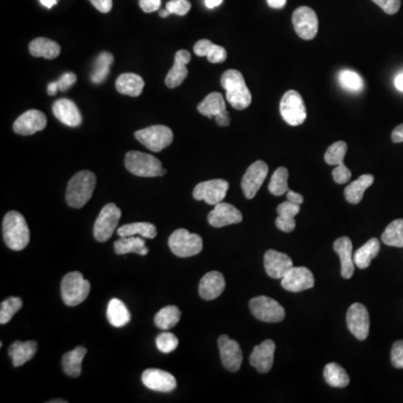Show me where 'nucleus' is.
Masks as SVG:
<instances>
[{
    "label": "nucleus",
    "instance_id": "1",
    "mask_svg": "<svg viewBox=\"0 0 403 403\" xmlns=\"http://www.w3.org/2000/svg\"><path fill=\"white\" fill-rule=\"evenodd\" d=\"M4 241L9 249L21 251L30 243V228L26 220L17 211H11L3 221Z\"/></svg>",
    "mask_w": 403,
    "mask_h": 403
},
{
    "label": "nucleus",
    "instance_id": "2",
    "mask_svg": "<svg viewBox=\"0 0 403 403\" xmlns=\"http://www.w3.org/2000/svg\"><path fill=\"white\" fill-rule=\"evenodd\" d=\"M221 85L226 91V100L236 110L247 109L252 96L241 72L228 70L221 77Z\"/></svg>",
    "mask_w": 403,
    "mask_h": 403
},
{
    "label": "nucleus",
    "instance_id": "3",
    "mask_svg": "<svg viewBox=\"0 0 403 403\" xmlns=\"http://www.w3.org/2000/svg\"><path fill=\"white\" fill-rule=\"evenodd\" d=\"M96 177L90 170H82L75 174L69 182L67 189V202L73 209L84 206L96 189Z\"/></svg>",
    "mask_w": 403,
    "mask_h": 403
},
{
    "label": "nucleus",
    "instance_id": "4",
    "mask_svg": "<svg viewBox=\"0 0 403 403\" xmlns=\"http://www.w3.org/2000/svg\"><path fill=\"white\" fill-rule=\"evenodd\" d=\"M90 290V282L79 271L69 272L62 279V299L69 307H75L82 304L88 298Z\"/></svg>",
    "mask_w": 403,
    "mask_h": 403
},
{
    "label": "nucleus",
    "instance_id": "5",
    "mask_svg": "<svg viewBox=\"0 0 403 403\" xmlns=\"http://www.w3.org/2000/svg\"><path fill=\"white\" fill-rule=\"evenodd\" d=\"M125 165L129 172L139 177H160L167 170L162 168V162L153 155L140 151H129L125 157Z\"/></svg>",
    "mask_w": 403,
    "mask_h": 403
},
{
    "label": "nucleus",
    "instance_id": "6",
    "mask_svg": "<svg viewBox=\"0 0 403 403\" xmlns=\"http://www.w3.org/2000/svg\"><path fill=\"white\" fill-rule=\"evenodd\" d=\"M168 245L176 257L189 258L203 250V240L199 234L189 233L186 228H178L170 234Z\"/></svg>",
    "mask_w": 403,
    "mask_h": 403
},
{
    "label": "nucleus",
    "instance_id": "7",
    "mask_svg": "<svg viewBox=\"0 0 403 403\" xmlns=\"http://www.w3.org/2000/svg\"><path fill=\"white\" fill-rule=\"evenodd\" d=\"M135 137L149 150L160 153L172 143L174 133L167 126L157 125L136 131Z\"/></svg>",
    "mask_w": 403,
    "mask_h": 403
},
{
    "label": "nucleus",
    "instance_id": "8",
    "mask_svg": "<svg viewBox=\"0 0 403 403\" xmlns=\"http://www.w3.org/2000/svg\"><path fill=\"white\" fill-rule=\"evenodd\" d=\"M280 114L282 119L292 127L302 125L305 122L307 111L299 92L289 90L285 93L280 101Z\"/></svg>",
    "mask_w": 403,
    "mask_h": 403
},
{
    "label": "nucleus",
    "instance_id": "9",
    "mask_svg": "<svg viewBox=\"0 0 403 403\" xmlns=\"http://www.w3.org/2000/svg\"><path fill=\"white\" fill-rule=\"evenodd\" d=\"M249 307L252 315L265 323H279L284 321L286 316L285 308L277 300L265 296L252 298Z\"/></svg>",
    "mask_w": 403,
    "mask_h": 403
},
{
    "label": "nucleus",
    "instance_id": "10",
    "mask_svg": "<svg viewBox=\"0 0 403 403\" xmlns=\"http://www.w3.org/2000/svg\"><path fill=\"white\" fill-rule=\"evenodd\" d=\"M120 219H121V210L119 207L114 203L106 204L101 210L93 226V236L96 241H108L114 234V230L117 228Z\"/></svg>",
    "mask_w": 403,
    "mask_h": 403
},
{
    "label": "nucleus",
    "instance_id": "11",
    "mask_svg": "<svg viewBox=\"0 0 403 403\" xmlns=\"http://www.w3.org/2000/svg\"><path fill=\"white\" fill-rule=\"evenodd\" d=\"M348 153V143L345 141H336L329 146L325 153V162L332 166H336L333 170L335 183L346 184L352 177V172L344 165V158Z\"/></svg>",
    "mask_w": 403,
    "mask_h": 403
},
{
    "label": "nucleus",
    "instance_id": "12",
    "mask_svg": "<svg viewBox=\"0 0 403 403\" xmlns=\"http://www.w3.org/2000/svg\"><path fill=\"white\" fill-rule=\"evenodd\" d=\"M199 114L205 117L215 118V121L221 127H228L231 123L230 114L226 110V101L220 92H212L197 106Z\"/></svg>",
    "mask_w": 403,
    "mask_h": 403
},
{
    "label": "nucleus",
    "instance_id": "13",
    "mask_svg": "<svg viewBox=\"0 0 403 403\" xmlns=\"http://www.w3.org/2000/svg\"><path fill=\"white\" fill-rule=\"evenodd\" d=\"M292 25L300 38L311 40L319 32V17L311 7L302 6L292 13Z\"/></svg>",
    "mask_w": 403,
    "mask_h": 403
},
{
    "label": "nucleus",
    "instance_id": "14",
    "mask_svg": "<svg viewBox=\"0 0 403 403\" xmlns=\"http://www.w3.org/2000/svg\"><path fill=\"white\" fill-rule=\"evenodd\" d=\"M228 182L224 180H211V181L202 182L195 186L193 191V197L197 201H204L209 205H216L226 199L228 193Z\"/></svg>",
    "mask_w": 403,
    "mask_h": 403
},
{
    "label": "nucleus",
    "instance_id": "15",
    "mask_svg": "<svg viewBox=\"0 0 403 403\" xmlns=\"http://www.w3.org/2000/svg\"><path fill=\"white\" fill-rule=\"evenodd\" d=\"M268 165L263 160H257L248 168L241 181L244 197L248 199H252L257 195L265 177L268 175Z\"/></svg>",
    "mask_w": 403,
    "mask_h": 403
},
{
    "label": "nucleus",
    "instance_id": "16",
    "mask_svg": "<svg viewBox=\"0 0 403 403\" xmlns=\"http://www.w3.org/2000/svg\"><path fill=\"white\" fill-rule=\"evenodd\" d=\"M346 321L350 332L358 341H365L370 332V315L365 306L360 302L353 304L348 308Z\"/></svg>",
    "mask_w": 403,
    "mask_h": 403
},
{
    "label": "nucleus",
    "instance_id": "17",
    "mask_svg": "<svg viewBox=\"0 0 403 403\" xmlns=\"http://www.w3.org/2000/svg\"><path fill=\"white\" fill-rule=\"evenodd\" d=\"M218 345L223 366L230 372L239 371L243 361L239 343L231 340L228 335H222L219 337Z\"/></svg>",
    "mask_w": 403,
    "mask_h": 403
},
{
    "label": "nucleus",
    "instance_id": "18",
    "mask_svg": "<svg viewBox=\"0 0 403 403\" xmlns=\"http://www.w3.org/2000/svg\"><path fill=\"white\" fill-rule=\"evenodd\" d=\"M48 125V118L40 110H28L13 122V129L17 135L31 136L44 131Z\"/></svg>",
    "mask_w": 403,
    "mask_h": 403
},
{
    "label": "nucleus",
    "instance_id": "19",
    "mask_svg": "<svg viewBox=\"0 0 403 403\" xmlns=\"http://www.w3.org/2000/svg\"><path fill=\"white\" fill-rule=\"evenodd\" d=\"M282 286L288 292H304L315 286V278L313 272L306 267H292L282 279Z\"/></svg>",
    "mask_w": 403,
    "mask_h": 403
},
{
    "label": "nucleus",
    "instance_id": "20",
    "mask_svg": "<svg viewBox=\"0 0 403 403\" xmlns=\"http://www.w3.org/2000/svg\"><path fill=\"white\" fill-rule=\"evenodd\" d=\"M141 381L145 387H148L149 390L156 391V392H172L177 387L174 375H172L170 372L158 369H148L143 371Z\"/></svg>",
    "mask_w": 403,
    "mask_h": 403
},
{
    "label": "nucleus",
    "instance_id": "21",
    "mask_svg": "<svg viewBox=\"0 0 403 403\" xmlns=\"http://www.w3.org/2000/svg\"><path fill=\"white\" fill-rule=\"evenodd\" d=\"M242 214L236 206L221 202L219 204L215 205L213 211L209 214V223L213 228H223V226H231V224H238L242 222Z\"/></svg>",
    "mask_w": 403,
    "mask_h": 403
},
{
    "label": "nucleus",
    "instance_id": "22",
    "mask_svg": "<svg viewBox=\"0 0 403 403\" xmlns=\"http://www.w3.org/2000/svg\"><path fill=\"white\" fill-rule=\"evenodd\" d=\"M275 350H276V344L273 341H263L252 350L250 364L260 373H268L272 369Z\"/></svg>",
    "mask_w": 403,
    "mask_h": 403
},
{
    "label": "nucleus",
    "instance_id": "23",
    "mask_svg": "<svg viewBox=\"0 0 403 403\" xmlns=\"http://www.w3.org/2000/svg\"><path fill=\"white\" fill-rule=\"evenodd\" d=\"M294 267L292 259L286 253L268 250L265 255V269L268 276L273 279H282Z\"/></svg>",
    "mask_w": 403,
    "mask_h": 403
},
{
    "label": "nucleus",
    "instance_id": "24",
    "mask_svg": "<svg viewBox=\"0 0 403 403\" xmlns=\"http://www.w3.org/2000/svg\"><path fill=\"white\" fill-rule=\"evenodd\" d=\"M52 109L56 119H59L65 126L75 128L82 123L83 118L80 110L77 104L69 99H60L55 101Z\"/></svg>",
    "mask_w": 403,
    "mask_h": 403
},
{
    "label": "nucleus",
    "instance_id": "25",
    "mask_svg": "<svg viewBox=\"0 0 403 403\" xmlns=\"http://www.w3.org/2000/svg\"><path fill=\"white\" fill-rule=\"evenodd\" d=\"M191 53L186 50H180L175 54L174 65L165 79V83H166L167 88H177L185 81L186 77L189 75V70H187L186 65L191 62Z\"/></svg>",
    "mask_w": 403,
    "mask_h": 403
},
{
    "label": "nucleus",
    "instance_id": "26",
    "mask_svg": "<svg viewBox=\"0 0 403 403\" xmlns=\"http://www.w3.org/2000/svg\"><path fill=\"white\" fill-rule=\"evenodd\" d=\"M226 289V279L219 271H210L201 279L199 292L204 300H213L220 297Z\"/></svg>",
    "mask_w": 403,
    "mask_h": 403
},
{
    "label": "nucleus",
    "instance_id": "27",
    "mask_svg": "<svg viewBox=\"0 0 403 403\" xmlns=\"http://www.w3.org/2000/svg\"><path fill=\"white\" fill-rule=\"evenodd\" d=\"M334 250L337 255H340L341 265H342L341 273H342L343 278H352L355 263H354V257H353V243L350 238L348 236L338 238L334 242Z\"/></svg>",
    "mask_w": 403,
    "mask_h": 403
},
{
    "label": "nucleus",
    "instance_id": "28",
    "mask_svg": "<svg viewBox=\"0 0 403 403\" xmlns=\"http://www.w3.org/2000/svg\"><path fill=\"white\" fill-rule=\"evenodd\" d=\"M36 350H38V343L35 341H27V342L16 341L11 345L9 355L11 358L13 365L18 368L32 360L36 354Z\"/></svg>",
    "mask_w": 403,
    "mask_h": 403
},
{
    "label": "nucleus",
    "instance_id": "29",
    "mask_svg": "<svg viewBox=\"0 0 403 403\" xmlns=\"http://www.w3.org/2000/svg\"><path fill=\"white\" fill-rule=\"evenodd\" d=\"M278 218L276 220L277 228L282 232L294 231L296 228L294 216L300 212V205L294 204L292 202L287 201L277 207Z\"/></svg>",
    "mask_w": 403,
    "mask_h": 403
},
{
    "label": "nucleus",
    "instance_id": "30",
    "mask_svg": "<svg viewBox=\"0 0 403 403\" xmlns=\"http://www.w3.org/2000/svg\"><path fill=\"white\" fill-rule=\"evenodd\" d=\"M114 252L119 255L128 253H137L139 255H148L149 249L146 247V242L139 236H121L119 240L114 242Z\"/></svg>",
    "mask_w": 403,
    "mask_h": 403
},
{
    "label": "nucleus",
    "instance_id": "31",
    "mask_svg": "<svg viewBox=\"0 0 403 403\" xmlns=\"http://www.w3.org/2000/svg\"><path fill=\"white\" fill-rule=\"evenodd\" d=\"M194 53L199 57L206 56L209 62L213 64L223 63L228 57L226 48L216 45L209 40H199L194 45Z\"/></svg>",
    "mask_w": 403,
    "mask_h": 403
},
{
    "label": "nucleus",
    "instance_id": "32",
    "mask_svg": "<svg viewBox=\"0 0 403 403\" xmlns=\"http://www.w3.org/2000/svg\"><path fill=\"white\" fill-rule=\"evenodd\" d=\"M30 53L34 57L54 60L61 54L59 43L46 38H38L30 43Z\"/></svg>",
    "mask_w": 403,
    "mask_h": 403
},
{
    "label": "nucleus",
    "instance_id": "33",
    "mask_svg": "<svg viewBox=\"0 0 403 403\" xmlns=\"http://www.w3.org/2000/svg\"><path fill=\"white\" fill-rule=\"evenodd\" d=\"M87 348L77 346L73 350L65 353L62 358L64 373L71 377H79L82 372V361L87 354Z\"/></svg>",
    "mask_w": 403,
    "mask_h": 403
},
{
    "label": "nucleus",
    "instance_id": "34",
    "mask_svg": "<svg viewBox=\"0 0 403 403\" xmlns=\"http://www.w3.org/2000/svg\"><path fill=\"white\" fill-rule=\"evenodd\" d=\"M145 81L135 73H123L116 81V88L121 94L129 96H139L143 93Z\"/></svg>",
    "mask_w": 403,
    "mask_h": 403
},
{
    "label": "nucleus",
    "instance_id": "35",
    "mask_svg": "<svg viewBox=\"0 0 403 403\" xmlns=\"http://www.w3.org/2000/svg\"><path fill=\"white\" fill-rule=\"evenodd\" d=\"M373 182V175L365 174V175L360 176L356 181L346 186L344 191L345 199L350 204H358L363 199L366 189H369Z\"/></svg>",
    "mask_w": 403,
    "mask_h": 403
},
{
    "label": "nucleus",
    "instance_id": "36",
    "mask_svg": "<svg viewBox=\"0 0 403 403\" xmlns=\"http://www.w3.org/2000/svg\"><path fill=\"white\" fill-rule=\"evenodd\" d=\"M106 317L108 321L114 327H123L127 325L131 319V313L128 311L125 304L121 300L114 298L108 304L106 309Z\"/></svg>",
    "mask_w": 403,
    "mask_h": 403
},
{
    "label": "nucleus",
    "instance_id": "37",
    "mask_svg": "<svg viewBox=\"0 0 403 403\" xmlns=\"http://www.w3.org/2000/svg\"><path fill=\"white\" fill-rule=\"evenodd\" d=\"M380 241L377 238H372L369 241L362 245L358 251L355 252L354 257V263L356 267L360 269H366L371 265V261L374 258H377L380 252Z\"/></svg>",
    "mask_w": 403,
    "mask_h": 403
},
{
    "label": "nucleus",
    "instance_id": "38",
    "mask_svg": "<svg viewBox=\"0 0 403 403\" xmlns=\"http://www.w3.org/2000/svg\"><path fill=\"white\" fill-rule=\"evenodd\" d=\"M118 236H140L143 239H154L157 236V228L154 224L148 222L131 223L118 228Z\"/></svg>",
    "mask_w": 403,
    "mask_h": 403
},
{
    "label": "nucleus",
    "instance_id": "39",
    "mask_svg": "<svg viewBox=\"0 0 403 403\" xmlns=\"http://www.w3.org/2000/svg\"><path fill=\"white\" fill-rule=\"evenodd\" d=\"M324 379L333 387H346L350 385V377L340 364L329 363L324 369Z\"/></svg>",
    "mask_w": 403,
    "mask_h": 403
},
{
    "label": "nucleus",
    "instance_id": "40",
    "mask_svg": "<svg viewBox=\"0 0 403 403\" xmlns=\"http://www.w3.org/2000/svg\"><path fill=\"white\" fill-rule=\"evenodd\" d=\"M181 311L176 306H166L155 316V324L158 329L168 331L177 325L181 319Z\"/></svg>",
    "mask_w": 403,
    "mask_h": 403
},
{
    "label": "nucleus",
    "instance_id": "41",
    "mask_svg": "<svg viewBox=\"0 0 403 403\" xmlns=\"http://www.w3.org/2000/svg\"><path fill=\"white\" fill-rule=\"evenodd\" d=\"M112 63H114V55L109 52H102L94 63L92 74H91V81L96 84L104 82L108 75L110 74V67H111Z\"/></svg>",
    "mask_w": 403,
    "mask_h": 403
},
{
    "label": "nucleus",
    "instance_id": "42",
    "mask_svg": "<svg viewBox=\"0 0 403 403\" xmlns=\"http://www.w3.org/2000/svg\"><path fill=\"white\" fill-rule=\"evenodd\" d=\"M382 242L389 247L403 248V219L394 220L387 226Z\"/></svg>",
    "mask_w": 403,
    "mask_h": 403
},
{
    "label": "nucleus",
    "instance_id": "43",
    "mask_svg": "<svg viewBox=\"0 0 403 403\" xmlns=\"http://www.w3.org/2000/svg\"><path fill=\"white\" fill-rule=\"evenodd\" d=\"M288 176H289V172L286 167H279L276 172H273L272 177H271L268 186L269 192L275 197H282L289 191Z\"/></svg>",
    "mask_w": 403,
    "mask_h": 403
},
{
    "label": "nucleus",
    "instance_id": "44",
    "mask_svg": "<svg viewBox=\"0 0 403 403\" xmlns=\"http://www.w3.org/2000/svg\"><path fill=\"white\" fill-rule=\"evenodd\" d=\"M338 82L345 90L353 93L362 92L364 89V81L356 72L344 70L338 73Z\"/></svg>",
    "mask_w": 403,
    "mask_h": 403
},
{
    "label": "nucleus",
    "instance_id": "45",
    "mask_svg": "<svg viewBox=\"0 0 403 403\" xmlns=\"http://www.w3.org/2000/svg\"><path fill=\"white\" fill-rule=\"evenodd\" d=\"M21 307H23V300L19 297H11L4 300L0 306V324L5 325L9 323Z\"/></svg>",
    "mask_w": 403,
    "mask_h": 403
},
{
    "label": "nucleus",
    "instance_id": "46",
    "mask_svg": "<svg viewBox=\"0 0 403 403\" xmlns=\"http://www.w3.org/2000/svg\"><path fill=\"white\" fill-rule=\"evenodd\" d=\"M157 348L165 354L174 352L178 346V338L170 332L162 333L156 338Z\"/></svg>",
    "mask_w": 403,
    "mask_h": 403
},
{
    "label": "nucleus",
    "instance_id": "47",
    "mask_svg": "<svg viewBox=\"0 0 403 403\" xmlns=\"http://www.w3.org/2000/svg\"><path fill=\"white\" fill-rule=\"evenodd\" d=\"M191 7L189 0H170L166 5V9L170 13H175L178 16H185L191 11Z\"/></svg>",
    "mask_w": 403,
    "mask_h": 403
},
{
    "label": "nucleus",
    "instance_id": "48",
    "mask_svg": "<svg viewBox=\"0 0 403 403\" xmlns=\"http://www.w3.org/2000/svg\"><path fill=\"white\" fill-rule=\"evenodd\" d=\"M391 362L397 369H403V341H398L393 344L391 350Z\"/></svg>",
    "mask_w": 403,
    "mask_h": 403
},
{
    "label": "nucleus",
    "instance_id": "49",
    "mask_svg": "<svg viewBox=\"0 0 403 403\" xmlns=\"http://www.w3.org/2000/svg\"><path fill=\"white\" fill-rule=\"evenodd\" d=\"M387 15H394L401 7V0H372Z\"/></svg>",
    "mask_w": 403,
    "mask_h": 403
},
{
    "label": "nucleus",
    "instance_id": "50",
    "mask_svg": "<svg viewBox=\"0 0 403 403\" xmlns=\"http://www.w3.org/2000/svg\"><path fill=\"white\" fill-rule=\"evenodd\" d=\"M77 77L74 73L69 72V73H65V74L62 75L61 79L57 81L59 83L60 91H67L71 88L72 85L77 82Z\"/></svg>",
    "mask_w": 403,
    "mask_h": 403
},
{
    "label": "nucleus",
    "instance_id": "51",
    "mask_svg": "<svg viewBox=\"0 0 403 403\" xmlns=\"http://www.w3.org/2000/svg\"><path fill=\"white\" fill-rule=\"evenodd\" d=\"M139 5L145 13H154L160 7V0H139Z\"/></svg>",
    "mask_w": 403,
    "mask_h": 403
},
{
    "label": "nucleus",
    "instance_id": "52",
    "mask_svg": "<svg viewBox=\"0 0 403 403\" xmlns=\"http://www.w3.org/2000/svg\"><path fill=\"white\" fill-rule=\"evenodd\" d=\"M92 4L100 13H108L112 9V0H90Z\"/></svg>",
    "mask_w": 403,
    "mask_h": 403
},
{
    "label": "nucleus",
    "instance_id": "53",
    "mask_svg": "<svg viewBox=\"0 0 403 403\" xmlns=\"http://www.w3.org/2000/svg\"><path fill=\"white\" fill-rule=\"evenodd\" d=\"M391 139L395 143H403V123L394 128V131L391 133Z\"/></svg>",
    "mask_w": 403,
    "mask_h": 403
},
{
    "label": "nucleus",
    "instance_id": "54",
    "mask_svg": "<svg viewBox=\"0 0 403 403\" xmlns=\"http://www.w3.org/2000/svg\"><path fill=\"white\" fill-rule=\"evenodd\" d=\"M287 201L292 202L294 204L302 205L304 203V197L300 194L296 193L294 191L287 192Z\"/></svg>",
    "mask_w": 403,
    "mask_h": 403
},
{
    "label": "nucleus",
    "instance_id": "55",
    "mask_svg": "<svg viewBox=\"0 0 403 403\" xmlns=\"http://www.w3.org/2000/svg\"><path fill=\"white\" fill-rule=\"evenodd\" d=\"M271 9H282L286 6L287 0H267Z\"/></svg>",
    "mask_w": 403,
    "mask_h": 403
},
{
    "label": "nucleus",
    "instance_id": "56",
    "mask_svg": "<svg viewBox=\"0 0 403 403\" xmlns=\"http://www.w3.org/2000/svg\"><path fill=\"white\" fill-rule=\"evenodd\" d=\"M59 83L52 82L48 84V93L50 96H55L57 91H59Z\"/></svg>",
    "mask_w": 403,
    "mask_h": 403
},
{
    "label": "nucleus",
    "instance_id": "57",
    "mask_svg": "<svg viewBox=\"0 0 403 403\" xmlns=\"http://www.w3.org/2000/svg\"><path fill=\"white\" fill-rule=\"evenodd\" d=\"M394 85L395 88L398 89L401 92H403V72L395 77Z\"/></svg>",
    "mask_w": 403,
    "mask_h": 403
},
{
    "label": "nucleus",
    "instance_id": "58",
    "mask_svg": "<svg viewBox=\"0 0 403 403\" xmlns=\"http://www.w3.org/2000/svg\"><path fill=\"white\" fill-rule=\"evenodd\" d=\"M223 0H205V6H206L207 9H215V7H218L222 4Z\"/></svg>",
    "mask_w": 403,
    "mask_h": 403
},
{
    "label": "nucleus",
    "instance_id": "59",
    "mask_svg": "<svg viewBox=\"0 0 403 403\" xmlns=\"http://www.w3.org/2000/svg\"><path fill=\"white\" fill-rule=\"evenodd\" d=\"M40 1L44 7L48 9H52V7H54V6L57 4V0H40Z\"/></svg>",
    "mask_w": 403,
    "mask_h": 403
},
{
    "label": "nucleus",
    "instance_id": "60",
    "mask_svg": "<svg viewBox=\"0 0 403 403\" xmlns=\"http://www.w3.org/2000/svg\"><path fill=\"white\" fill-rule=\"evenodd\" d=\"M160 15L162 17H168L170 15V11H167V9H165V11H160Z\"/></svg>",
    "mask_w": 403,
    "mask_h": 403
},
{
    "label": "nucleus",
    "instance_id": "61",
    "mask_svg": "<svg viewBox=\"0 0 403 403\" xmlns=\"http://www.w3.org/2000/svg\"><path fill=\"white\" fill-rule=\"evenodd\" d=\"M50 403H67L65 400H50Z\"/></svg>",
    "mask_w": 403,
    "mask_h": 403
}]
</instances>
